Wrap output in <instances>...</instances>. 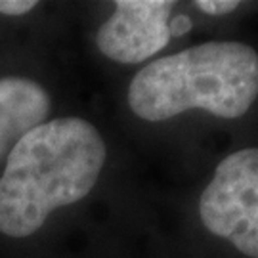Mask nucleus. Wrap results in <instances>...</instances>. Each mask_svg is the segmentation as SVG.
Instances as JSON below:
<instances>
[{
	"label": "nucleus",
	"instance_id": "f257e3e1",
	"mask_svg": "<svg viewBox=\"0 0 258 258\" xmlns=\"http://www.w3.org/2000/svg\"><path fill=\"white\" fill-rule=\"evenodd\" d=\"M105 155L100 132L81 117L52 119L27 132L0 176V233L29 237L52 211L86 197Z\"/></svg>",
	"mask_w": 258,
	"mask_h": 258
},
{
	"label": "nucleus",
	"instance_id": "f03ea898",
	"mask_svg": "<svg viewBox=\"0 0 258 258\" xmlns=\"http://www.w3.org/2000/svg\"><path fill=\"white\" fill-rule=\"evenodd\" d=\"M258 98V52L237 40H211L159 57L128 86V105L144 120L203 109L237 119Z\"/></svg>",
	"mask_w": 258,
	"mask_h": 258
},
{
	"label": "nucleus",
	"instance_id": "7ed1b4c3",
	"mask_svg": "<svg viewBox=\"0 0 258 258\" xmlns=\"http://www.w3.org/2000/svg\"><path fill=\"white\" fill-rule=\"evenodd\" d=\"M205 228L245 256L258 258V148L222 159L199 199Z\"/></svg>",
	"mask_w": 258,
	"mask_h": 258
},
{
	"label": "nucleus",
	"instance_id": "20e7f679",
	"mask_svg": "<svg viewBox=\"0 0 258 258\" xmlns=\"http://www.w3.org/2000/svg\"><path fill=\"white\" fill-rule=\"evenodd\" d=\"M174 2L117 0L115 12L100 31L98 48L117 63H140L161 52L170 40L168 14Z\"/></svg>",
	"mask_w": 258,
	"mask_h": 258
},
{
	"label": "nucleus",
	"instance_id": "39448f33",
	"mask_svg": "<svg viewBox=\"0 0 258 258\" xmlns=\"http://www.w3.org/2000/svg\"><path fill=\"white\" fill-rule=\"evenodd\" d=\"M50 111V96L38 83L23 77L0 81V159L27 132L42 124Z\"/></svg>",
	"mask_w": 258,
	"mask_h": 258
},
{
	"label": "nucleus",
	"instance_id": "423d86ee",
	"mask_svg": "<svg viewBox=\"0 0 258 258\" xmlns=\"http://www.w3.org/2000/svg\"><path fill=\"white\" fill-rule=\"evenodd\" d=\"M197 8L209 16H226L241 6L239 0H197Z\"/></svg>",
	"mask_w": 258,
	"mask_h": 258
},
{
	"label": "nucleus",
	"instance_id": "0eeeda50",
	"mask_svg": "<svg viewBox=\"0 0 258 258\" xmlns=\"http://www.w3.org/2000/svg\"><path fill=\"white\" fill-rule=\"evenodd\" d=\"M37 6L35 0H0V14L6 16H23Z\"/></svg>",
	"mask_w": 258,
	"mask_h": 258
}]
</instances>
